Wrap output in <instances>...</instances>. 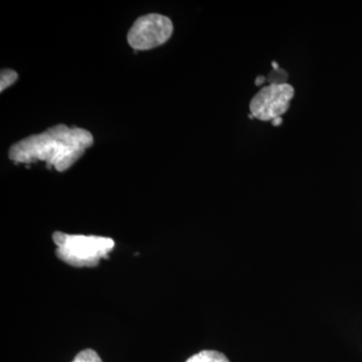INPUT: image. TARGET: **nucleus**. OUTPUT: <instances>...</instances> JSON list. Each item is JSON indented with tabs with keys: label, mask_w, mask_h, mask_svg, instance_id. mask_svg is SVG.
I'll return each mask as SVG.
<instances>
[{
	"label": "nucleus",
	"mask_w": 362,
	"mask_h": 362,
	"mask_svg": "<svg viewBox=\"0 0 362 362\" xmlns=\"http://www.w3.org/2000/svg\"><path fill=\"white\" fill-rule=\"evenodd\" d=\"M89 131L59 124L40 134L21 140L9 149V158L16 163L45 161L49 168L64 173L92 146Z\"/></svg>",
	"instance_id": "1"
},
{
	"label": "nucleus",
	"mask_w": 362,
	"mask_h": 362,
	"mask_svg": "<svg viewBox=\"0 0 362 362\" xmlns=\"http://www.w3.org/2000/svg\"><path fill=\"white\" fill-rule=\"evenodd\" d=\"M18 78V75L16 71L4 69L0 74V90L4 92L9 86L13 85Z\"/></svg>",
	"instance_id": "6"
},
{
	"label": "nucleus",
	"mask_w": 362,
	"mask_h": 362,
	"mask_svg": "<svg viewBox=\"0 0 362 362\" xmlns=\"http://www.w3.org/2000/svg\"><path fill=\"white\" fill-rule=\"evenodd\" d=\"M52 240L57 246L58 258L76 268H93L101 259L108 258L115 242L111 238L98 235H69L56 232Z\"/></svg>",
	"instance_id": "2"
},
{
	"label": "nucleus",
	"mask_w": 362,
	"mask_h": 362,
	"mask_svg": "<svg viewBox=\"0 0 362 362\" xmlns=\"http://www.w3.org/2000/svg\"><path fill=\"white\" fill-rule=\"evenodd\" d=\"M71 362H103L95 350L85 349L78 352Z\"/></svg>",
	"instance_id": "7"
},
{
	"label": "nucleus",
	"mask_w": 362,
	"mask_h": 362,
	"mask_svg": "<svg viewBox=\"0 0 362 362\" xmlns=\"http://www.w3.org/2000/svg\"><path fill=\"white\" fill-rule=\"evenodd\" d=\"M272 123H273L274 126L280 125V124L282 123V117H280V118L275 119V120L272 121Z\"/></svg>",
	"instance_id": "8"
},
{
	"label": "nucleus",
	"mask_w": 362,
	"mask_h": 362,
	"mask_svg": "<svg viewBox=\"0 0 362 362\" xmlns=\"http://www.w3.org/2000/svg\"><path fill=\"white\" fill-rule=\"evenodd\" d=\"M295 90L287 83H272L262 88L252 98L250 111L262 121H273L284 115L289 109Z\"/></svg>",
	"instance_id": "4"
},
{
	"label": "nucleus",
	"mask_w": 362,
	"mask_h": 362,
	"mask_svg": "<svg viewBox=\"0 0 362 362\" xmlns=\"http://www.w3.org/2000/svg\"><path fill=\"white\" fill-rule=\"evenodd\" d=\"M173 33V21L168 16L147 14L138 18L130 28L128 44L137 51H146L165 44Z\"/></svg>",
	"instance_id": "3"
},
{
	"label": "nucleus",
	"mask_w": 362,
	"mask_h": 362,
	"mask_svg": "<svg viewBox=\"0 0 362 362\" xmlns=\"http://www.w3.org/2000/svg\"><path fill=\"white\" fill-rule=\"evenodd\" d=\"M185 362H230L226 354L216 350H202L190 356Z\"/></svg>",
	"instance_id": "5"
}]
</instances>
